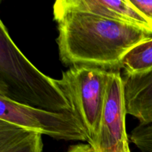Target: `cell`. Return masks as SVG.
Returning a JSON list of instances; mask_svg holds the SVG:
<instances>
[{"instance_id": "6da1fadb", "label": "cell", "mask_w": 152, "mask_h": 152, "mask_svg": "<svg viewBox=\"0 0 152 152\" xmlns=\"http://www.w3.org/2000/svg\"><path fill=\"white\" fill-rule=\"evenodd\" d=\"M53 9L59 59L69 68L120 72L126 54L152 38V34L140 27L71 8L62 0L56 1Z\"/></svg>"}, {"instance_id": "7a4b0ae2", "label": "cell", "mask_w": 152, "mask_h": 152, "mask_svg": "<svg viewBox=\"0 0 152 152\" xmlns=\"http://www.w3.org/2000/svg\"><path fill=\"white\" fill-rule=\"evenodd\" d=\"M0 96L53 112H72L68 99L52 79L21 52L0 22Z\"/></svg>"}, {"instance_id": "3957f363", "label": "cell", "mask_w": 152, "mask_h": 152, "mask_svg": "<svg viewBox=\"0 0 152 152\" xmlns=\"http://www.w3.org/2000/svg\"><path fill=\"white\" fill-rule=\"evenodd\" d=\"M109 73L97 68L74 66L63 71L60 80H56L91 147L99 133Z\"/></svg>"}, {"instance_id": "277c9868", "label": "cell", "mask_w": 152, "mask_h": 152, "mask_svg": "<svg viewBox=\"0 0 152 152\" xmlns=\"http://www.w3.org/2000/svg\"><path fill=\"white\" fill-rule=\"evenodd\" d=\"M0 120L56 140H88L83 126L73 112L48 111L0 96Z\"/></svg>"}, {"instance_id": "5b68a950", "label": "cell", "mask_w": 152, "mask_h": 152, "mask_svg": "<svg viewBox=\"0 0 152 152\" xmlns=\"http://www.w3.org/2000/svg\"><path fill=\"white\" fill-rule=\"evenodd\" d=\"M123 81L120 72H110L94 152H131L126 133Z\"/></svg>"}, {"instance_id": "8992f818", "label": "cell", "mask_w": 152, "mask_h": 152, "mask_svg": "<svg viewBox=\"0 0 152 152\" xmlns=\"http://www.w3.org/2000/svg\"><path fill=\"white\" fill-rule=\"evenodd\" d=\"M62 2L71 8L132 24L152 34V22L130 0H62Z\"/></svg>"}, {"instance_id": "52a82bcc", "label": "cell", "mask_w": 152, "mask_h": 152, "mask_svg": "<svg viewBox=\"0 0 152 152\" xmlns=\"http://www.w3.org/2000/svg\"><path fill=\"white\" fill-rule=\"evenodd\" d=\"M123 77L127 114L133 116L140 124L152 123V69L137 74Z\"/></svg>"}, {"instance_id": "ba28073f", "label": "cell", "mask_w": 152, "mask_h": 152, "mask_svg": "<svg viewBox=\"0 0 152 152\" xmlns=\"http://www.w3.org/2000/svg\"><path fill=\"white\" fill-rule=\"evenodd\" d=\"M41 134L0 120V152H42Z\"/></svg>"}, {"instance_id": "9c48e42d", "label": "cell", "mask_w": 152, "mask_h": 152, "mask_svg": "<svg viewBox=\"0 0 152 152\" xmlns=\"http://www.w3.org/2000/svg\"><path fill=\"white\" fill-rule=\"evenodd\" d=\"M125 74H137L152 69V45L140 44L126 54L123 61Z\"/></svg>"}, {"instance_id": "30bf717a", "label": "cell", "mask_w": 152, "mask_h": 152, "mask_svg": "<svg viewBox=\"0 0 152 152\" xmlns=\"http://www.w3.org/2000/svg\"><path fill=\"white\" fill-rule=\"evenodd\" d=\"M130 140L142 152H152V123L138 125L131 133Z\"/></svg>"}, {"instance_id": "8fae6325", "label": "cell", "mask_w": 152, "mask_h": 152, "mask_svg": "<svg viewBox=\"0 0 152 152\" xmlns=\"http://www.w3.org/2000/svg\"><path fill=\"white\" fill-rule=\"evenodd\" d=\"M134 6L152 22V0H130Z\"/></svg>"}, {"instance_id": "7c38bea8", "label": "cell", "mask_w": 152, "mask_h": 152, "mask_svg": "<svg viewBox=\"0 0 152 152\" xmlns=\"http://www.w3.org/2000/svg\"><path fill=\"white\" fill-rule=\"evenodd\" d=\"M67 152H94L89 144H79L70 147Z\"/></svg>"}, {"instance_id": "4fadbf2b", "label": "cell", "mask_w": 152, "mask_h": 152, "mask_svg": "<svg viewBox=\"0 0 152 152\" xmlns=\"http://www.w3.org/2000/svg\"><path fill=\"white\" fill-rule=\"evenodd\" d=\"M145 43H146V44H148V45H152V38L150 39H148V41L145 42Z\"/></svg>"}]
</instances>
